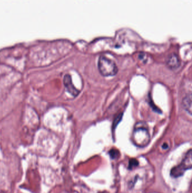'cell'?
Segmentation results:
<instances>
[{
  "instance_id": "cell-7",
  "label": "cell",
  "mask_w": 192,
  "mask_h": 193,
  "mask_svg": "<svg viewBox=\"0 0 192 193\" xmlns=\"http://www.w3.org/2000/svg\"><path fill=\"white\" fill-rule=\"evenodd\" d=\"M129 164H129V168L131 169L132 168L138 166V165L139 164V163H138V162L136 159H131V160L130 161Z\"/></svg>"
},
{
  "instance_id": "cell-9",
  "label": "cell",
  "mask_w": 192,
  "mask_h": 193,
  "mask_svg": "<svg viewBox=\"0 0 192 193\" xmlns=\"http://www.w3.org/2000/svg\"><path fill=\"white\" fill-rule=\"evenodd\" d=\"M162 147H163V148H164V149L165 148L166 149V147H168V145L166 143H164Z\"/></svg>"
},
{
  "instance_id": "cell-5",
  "label": "cell",
  "mask_w": 192,
  "mask_h": 193,
  "mask_svg": "<svg viewBox=\"0 0 192 193\" xmlns=\"http://www.w3.org/2000/svg\"><path fill=\"white\" fill-rule=\"evenodd\" d=\"M166 64L167 67L171 69H176L180 65V60L179 56L176 54H171L166 59Z\"/></svg>"
},
{
  "instance_id": "cell-3",
  "label": "cell",
  "mask_w": 192,
  "mask_h": 193,
  "mask_svg": "<svg viewBox=\"0 0 192 193\" xmlns=\"http://www.w3.org/2000/svg\"><path fill=\"white\" fill-rule=\"evenodd\" d=\"M192 150H190L181 163L171 169V176L175 178L182 176L185 171L192 168Z\"/></svg>"
},
{
  "instance_id": "cell-2",
  "label": "cell",
  "mask_w": 192,
  "mask_h": 193,
  "mask_svg": "<svg viewBox=\"0 0 192 193\" xmlns=\"http://www.w3.org/2000/svg\"><path fill=\"white\" fill-rule=\"evenodd\" d=\"M98 69L104 76H113L118 72V68L115 62L104 56H101L99 58Z\"/></svg>"
},
{
  "instance_id": "cell-4",
  "label": "cell",
  "mask_w": 192,
  "mask_h": 193,
  "mask_svg": "<svg viewBox=\"0 0 192 193\" xmlns=\"http://www.w3.org/2000/svg\"><path fill=\"white\" fill-rule=\"evenodd\" d=\"M63 82L67 90L70 95L73 97H76L79 95V91L74 86L72 82V77L69 74H67L64 76Z\"/></svg>"
},
{
  "instance_id": "cell-8",
  "label": "cell",
  "mask_w": 192,
  "mask_h": 193,
  "mask_svg": "<svg viewBox=\"0 0 192 193\" xmlns=\"http://www.w3.org/2000/svg\"><path fill=\"white\" fill-rule=\"evenodd\" d=\"M109 154L112 158H115L117 156V155H118V152L117 150H110Z\"/></svg>"
},
{
  "instance_id": "cell-6",
  "label": "cell",
  "mask_w": 192,
  "mask_h": 193,
  "mask_svg": "<svg viewBox=\"0 0 192 193\" xmlns=\"http://www.w3.org/2000/svg\"><path fill=\"white\" fill-rule=\"evenodd\" d=\"M192 93L191 92H190L183 99V101H182L184 109L190 115H192Z\"/></svg>"
},
{
  "instance_id": "cell-1",
  "label": "cell",
  "mask_w": 192,
  "mask_h": 193,
  "mask_svg": "<svg viewBox=\"0 0 192 193\" xmlns=\"http://www.w3.org/2000/svg\"><path fill=\"white\" fill-rule=\"evenodd\" d=\"M132 138L134 145L138 147H143L148 145L150 140L148 129L144 124L141 125L138 123L133 130Z\"/></svg>"
}]
</instances>
